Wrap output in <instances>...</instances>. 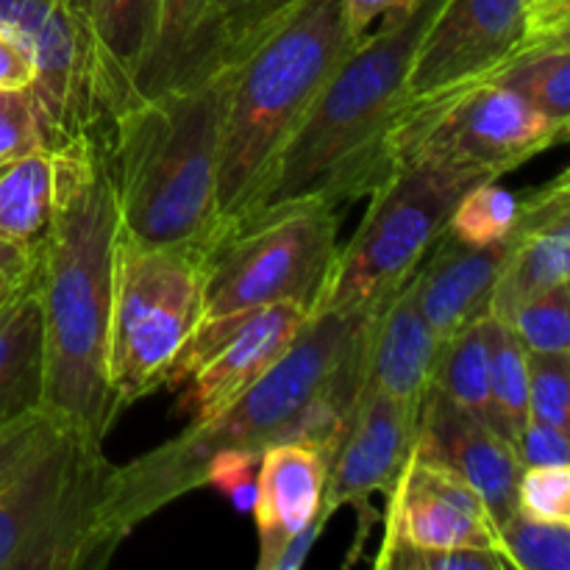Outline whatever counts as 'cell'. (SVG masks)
Listing matches in <instances>:
<instances>
[{"label": "cell", "mask_w": 570, "mask_h": 570, "mask_svg": "<svg viewBox=\"0 0 570 570\" xmlns=\"http://www.w3.org/2000/svg\"><path fill=\"white\" fill-rule=\"evenodd\" d=\"M28 273H31V271H28ZM28 273H26V276H28ZM26 276H20V278H11V276H0V304H3V301H6V298H9V295H11V289H14V287H17V284H20V282H22V278H26Z\"/></svg>", "instance_id": "cell-43"}, {"label": "cell", "mask_w": 570, "mask_h": 570, "mask_svg": "<svg viewBox=\"0 0 570 570\" xmlns=\"http://www.w3.org/2000/svg\"><path fill=\"white\" fill-rule=\"evenodd\" d=\"M490 348V399H493L495 429L507 440H515L529 423V354L507 323L484 317Z\"/></svg>", "instance_id": "cell-27"}, {"label": "cell", "mask_w": 570, "mask_h": 570, "mask_svg": "<svg viewBox=\"0 0 570 570\" xmlns=\"http://www.w3.org/2000/svg\"><path fill=\"white\" fill-rule=\"evenodd\" d=\"M0 33L14 39L37 67L31 92L45 148L89 134L111 139L126 104L70 0H0Z\"/></svg>", "instance_id": "cell-11"}, {"label": "cell", "mask_w": 570, "mask_h": 570, "mask_svg": "<svg viewBox=\"0 0 570 570\" xmlns=\"http://www.w3.org/2000/svg\"><path fill=\"white\" fill-rule=\"evenodd\" d=\"M484 317L443 340L432 384L440 393L449 395L456 406L482 417V421H488L495 429L493 399H490V348Z\"/></svg>", "instance_id": "cell-25"}, {"label": "cell", "mask_w": 570, "mask_h": 570, "mask_svg": "<svg viewBox=\"0 0 570 570\" xmlns=\"http://www.w3.org/2000/svg\"><path fill=\"white\" fill-rule=\"evenodd\" d=\"M343 3L351 33H354L356 39H362L379 20H382V17L412 9L417 0H343Z\"/></svg>", "instance_id": "cell-41"}, {"label": "cell", "mask_w": 570, "mask_h": 570, "mask_svg": "<svg viewBox=\"0 0 570 570\" xmlns=\"http://www.w3.org/2000/svg\"><path fill=\"white\" fill-rule=\"evenodd\" d=\"M504 243L468 245L445 228L421 265L412 271L410 293L440 340L490 315Z\"/></svg>", "instance_id": "cell-17"}, {"label": "cell", "mask_w": 570, "mask_h": 570, "mask_svg": "<svg viewBox=\"0 0 570 570\" xmlns=\"http://www.w3.org/2000/svg\"><path fill=\"white\" fill-rule=\"evenodd\" d=\"M226 67L209 20V0H156L154 33L137 76V100L200 81Z\"/></svg>", "instance_id": "cell-21"}, {"label": "cell", "mask_w": 570, "mask_h": 570, "mask_svg": "<svg viewBox=\"0 0 570 570\" xmlns=\"http://www.w3.org/2000/svg\"><path fill=\"white\" fill-rule=\"evenodd\" d=\"M37 81V67H33L31 56L0 33V89H31Z\"/></svg>", "instance_id": "cell-40"}, {"label": "cell", "mask_w": 570, "mask_h": 570, "mask_svg": "<svg viewBox=\"0 0 570 570\" xmlns=\"http://www.w3.org/2000/svg\"><path fill=\"white\" fill-rule=\"evenodd\" d=\"M45 148L42 122L31 89H0V159Z\"/></svg>", "instance_id": "cell-35"}, {"label": "cell", "mask_w": 570, "mask_h": 570, "mask_svg": "<svg viewBox=\"0 0 570 570\" xmlns=\"http://www.w3.org/2000/svg\"><path fill=\"white\" fill-rule=\"evenodd\" d=\"M570 284V178L560 173L518 200L515 223L504 239L490 315L507 321L518 304Z\"/></svg>", "instance_id": "cell-16"}, {"label": "cell", "mask_w": 570, "mask_h": 570, "mask_svg": "<svg viewBox=\"0 0 570 570\" xmlns=\"http://www.w3.org/2000/svg\"><path fill=\"white\" fill-rule=\"evenodd\" d=\"M200 245H142L117 234L106 376L117 410L167 384L200 321Z\"/></svg>", "instance_id": "cell-8"}, {"label": "cell", "mask_w": 570, "mask_h": 570, "mask_svg": "<svg viewBox=\"0 0 570 570\" xmlns=\"http://www.w3.org/2000/svg\"><path fill=\"white\" fill-rule=\"evenodd\" d=\"M523 48V0H440L412 56L406 104L495 76Z\"/></svg>", "instance_id": "cell-12"}, {"label": "cell", "mask_w": 570, "mask_h": 570, "mask_svg": "<svg viewBox=\"0 0 570 570\" xmlns=\"http://www.w3.org/2000/svg\"><path fill=\"white\" fill-rule=\"evenodd\" d=\"M415 445L456 473L484 501L495 527L515 512V484L521 476L515 445L488 421L456 406L434 384L417 410Z\"/></svg>", "instance_id": "cell-15"}, {"label": "cell", "mask_w": 570, "mask_h": 570, "mask_svg": "<svg viewBox=\"0 0 570 570\" xmlns=\"http://www.w3.org/2000/svg\"><path fill=\"white\" fill-rule=\"evenodd\" d=\"M332 518H334L332 512L323 510L321 515L309 523V527H304L301 532H295L293 538H289L287 543H284L276 554H273V560L267 562L265 570H298L306 562L312 546L317 543V538H321L323 529L328 527V521H332Z\"/></svg>", "instance_id": "cell-39"}, {"label": "cell", "mask_w": 570, "mask_h": 570, "mask_svg": "<svg viewBox=\"0 0 570 570\" xmlns=\"http://www.w3.org/2000/svg\"><path fill=\"white\" fill-rule=\"evenodd\" d=\"M495 538L512 570H570V523L512 512L495 527Z\"/></svg>", "instance_id": "cell-28"}, {"label": "cell", "mask_w": 570, "mask_h": 570, "mask_svg": "<svg viewBox=\"0 0 570 570\" xmlns=\"http://www.w3.org/2000/svg\"><path fill=\"white\" fill-rule=\"evenodd\" d=\"M287 3L289 0H209L212 33L223 65H228Z\"/></svg>", "instance_id": "cell-33"}, {"label": "cell", "mask_w": 570, "mask_h": 570, "mask_svg": "<svg viewBox=\"0 0 570 570\" xmlns=\"http://www.w3.org/2000/svg\"><path fill=\"white\" fill-rule=\"evenodd\" d=\"M367 315L315 312L289 348L220 412L189 421L128 465L115 468L106 527L117 540L181 495L204 488L206 465L220 451H262L282 440H309L332 454L345 412L362 384Z\"/></svg>", "instance_id": "cell-1"}, {"label": "cell", "mask_w": 570, "mask_h": 570, "mask_svg": "<svg viewBox=\"0 0 570 570\" xmlns=\"http://www.w3.org/2000/svg\"><path fill=\"white\" fill-rule=\"evenodd\" d=\"M56 426L59 421H53L48 412H33V415L0 426V476H6Z\"/></svg>", "instance_id": "cell-38"}, {"label": "cell", "mask_w": 570, "mask_h": 570, "mask_svg": "<svg viewBox=\"0 0 570 570\" xmlns=\"http://www.w3.org/2000/svg\"><path fill=\"white\" fill-rule=\"evenodd\" d=\"M259 456L262 454H256V451H220L206 465L204 488L220 490L237 510L250 512L256 495Z\"/></svg>", "instance_id": "cell-36"}, {"label": "cell", "mask_w": 570, "mask_h": 570, "mask_svg": "<svg viewBox=\"0 0 570 570\" xmlns=\"http://www.w3.org/2000/svg\"><path fill=\"white\" fill-rule=\"evenodd\" d=\"M228 65L200 81L139 98L117 115L109 156L120 232L142 245H200L220 232L217 156Z\"/></svg>", "instance_id": "cell-5"}, {"label": "cell", "mask_w": 570, "mask_h": 570, "mask_svg": "<svg viewBox=\"0 0 570 570\" xmlns=\"http://www.w3.org/2000/svg\"><path fill=\"white\" fill-rule=\"evenodd\" d=\"M438 6L440 0H417L356 39L278 150L271 176L239 220L295 200H323L340 212L382 184L390 173L384 142L406 106L412 56Z\"/></svg>", "instance_id": "cell-3"}, {"label": "cell", "mask_w": 570, "mask_h": 570, "mask_svg": "<svg viewBox=\"0 0 570 570\" xmlns=\"http://www.w3.org/2000/svg\"><path fill=\"white\" fill-rule=\"evenodd\" d=\"M515 454L521 468L532 465H570V432H560L546 423L529 421L515 440Z\"/></svg>", "instance_id": "cell-37"}, {"label": "cell", "mask_w": 570, "mask_h": 570, "mask_svg": "<svg viewBox=\"0 0 570 570\" xmlns=\"http://www.w3.org/2000/svg\"><path fill=\"white\" fill-rule=\"evenodd\" d=\"M354 42L343 0H289L228 61L217 156L220 232L250 209L278 150Z\"/></svg>", "instance_id": "cell-4"}, {"label": "cell", "mask_w": 570, "mask_h": 570, "mask_svg": "<svg viewBox=\"0 0 570 570\" xmlns=\"http://www.w3.org/2000/svg\"><path fill=\"white\" fill-rule=\"evenodd\" d=\"M33 254H37V248H26V245L0 237V276H26L33 267Z\"/></svg>", "instance_id": "cell-42"}, {"label": "cell", "mask_w": 570, "mask_h": 570, "mask_svg": "<svg viewBox=\"0 0 570 570\" xmlns=\"http://www.w3.org/2000/svg\"><path fill=\"white\" fill-rule=\"evenodd\" d=\"M382 549H495V523L484 501L456 473L412 449L387 488Z\"/></svg>", "instance_id": "cell-13"}, {"label": "cell", "mask_w": 570, "mask_h": 570, "mask_svg": "<svg viewBox=\"0 0 570 570\" xmlns=\"http://www.w3.org/2000/svg\"><path fill=\"white\" fill-rule=\"evenodd\" d=\"M529 421L570 432V354H529Z\"/></svg>", "instance_id": "cell-31"}, {"label": "cell", "mask_w": 570, "mask_h": 570, "mask_svg": "<svg viewBox=\"0 0 570 570\" xmlns=\"http://www.w3.org/2000/svg\"><path fill=\"white\" fill-rule=\"evenodd\" d=\"M306 317L309 312L304 306L273 304L239 323L187 379L184 410L189 412V421L215 415L250 387L289 348Z\"/></svg>", "instance_id": "cell-18"}, {"label": "cell", "mask_w": 570, "mask_h": 570, "mask_svg": "<svg viewBox=\"0 0 570 570\" xmlns=\"http://www.w3.org/2000/svg\"><path fill=\"white\" fill-rule=\"evenodd\" d=\"M340 215L323 200H295L223 228L204 254L200 321L173 365L178 387L243 321L273 304L315 312L337 256Z\"/></svg>", "instance_id": "cell-6"}, {"label": "cell", "mask_w": 570, "mask_h": 570, "mask_svg": "<svg viewBox=\"0 0 570 570\" xmlns=\"http://www.w3.org/2000/svg\"><path fill=\"white\" fill-rule=\"evenodd\" d=\"M515 512L534 521L570 523V465L521 468Z\"/></svg>", "instance_id": "cell-32"}, {"label": "cell", "mask_w": 570, "mask_h": 570, "mask_svg": "<svg viewBox=\"0 0 570 570\" xmlns=\"http://www.w3.org/2000/svg\"><path fill=\"white\" fill-rule=\"evenodd\" d=\"M484 178L440 165L390 167L367 195L371 206L356 232L337 248L315 312L367 315L382 304L421 265L462 195Z\"/></svg>", "instance_id": "cell-9"}, {"label": "cell", "mask_w": 570, "mask_h": 570, "mask_svg": "<svg viewBox=\"0 0 570 570\" xmlns=\"http://www.w3.org/2000/svg\"><path fill=\"white\" fill-rule=\"evenodd\" d=\"M443 340L432 332L415 306L410 282L367 312L362 340V384L421 406L432 387L434 365Z\"/></svg>", "instance_id": "cell-19"}, {"label": "cell", "mask_w": 570, "mask_h": 570, "mask_svg": "<svg viewBox=\"0 0 570 570\" xmlns=\"http://www.w3.org/2000/svg\"><path fill=\"white\" fill-rule=\"evenodd\" d=\"M417 410L360 384L328 456L323 510L332 515L343 507L367 510L371 495L387 493L415 449Z\"/></svg>", "instance_id": "cell-14"}, {"label": "cell", "mask_w": 570, "mask_h": 570, "mask_svg": "<svg viewBox=\"0 0 570 570\" xmlns=\"http://www.w3.org/2000/svg\"><path fill=\"white\" fill-rule=\"evenodd\" d=\"M53 154V215L33 254L45 321V412L104 443L120 410L106 376L115 245L120 234L109 139Z\"/></svg>", "instance_id": "cell-2"}, {"label": "cell", "mask_w": 570, "mask_h": 570, "mask_svg": "<svg viewBox=\"0 0 570 570\" xmlns=\"http://www.w3.org/2000/svg\"><path fill=\"white\" fill-rule=\"evenodd\" d=\"M501 323L529 354H570V284L532 295Z\"/></svg>", "instance_id": "cell-30"}, {"label": "cell", "mask_w": 570, "mask_h": 570, "mask_svg": "<svg viewBox=\"0 0 570 570\" xmlns=\"http://www.w3.org/2000/svg\"><path fill=\"white\" fill-rule=\"evenodd\" d=\"M53 215V154L33 148L0 159V237L37 248Z\"/></svg>", "instance_id": "cell-24"}, {"label": "cell", "mask_w": 570, "mask_h": 570, "mask_svg": "<svg viewBox=\"0 0 570 570\" xmlns=\"http://www.w3.org/2000/svg\"><path fill=\"white\" fill-rule=\"evenodd\" d=\"M570 122L551 120L493 78L410 100L384 142L387 167L440 165L501 178L566 142Z\"/></svg>", "instance_id": "cell-10"}, {"label": "cell", "mask_w": 570, "mask_h": 570, "mask_svg": "<svg viewBox=\"0 0 570 570\" xmlns=\"http://www.w3.org/2000/svg\"><path fill=\"white\" fill-rule=\"evenodd\" d=\"M328 456V449L309 440H282L262 451L250 507L259 538V570L267 568L295 532L309 527L323 512Z\"/></svg>", "instance_id": "cell-20"}, {"label": "cell", "mask_w": 570, "mask_h": 570, "mask_svg": "<svg viewBox=\"0 0 570 570\" xmlns=\"http://www.w3.org/2000/svg\"><path fill=\"white\" fill-rule=\"evenodd\" d=\"M115 468L70 426L45 434L0 476V570H98L120 540L106 527Z\"/></svg>", "instance_id": "cell-7"}, {"label": "cell", "mask_w": 570, "mask_h": 570, "mask_svg": "<svg viewBox=\"0 0 570 570\" xmlns=\"http://www.w3.org/2000/svg\"><path fill=\"white\" fill-rule=\"evenodd\" d=\"M490 78L521 95L540 115L570 122V39L527 45Z\"/></svg>", "instance_id": "cell-26"}, {"label": "cell", "mask_w": 570, "mask_h": 570, "mask_svg": "<svg viewBox=\"0 0 570 570\" xmlns=\"http://www.w3.org/2000/svg\"><path fill=\"white\" fill-rule=\"evenodd\" d=\"M515 212V195L501 187L499 178H484L462 195L445 228L468 245H495L507 239Z\"/></svg>", "instance_id": "cell-29"}, {"label": "cell", "mask_w": 570, "mask_h": 570, "mask_svg": "<svg viewBox=\"0 0 570 570\" xmlns=\"http://www.w3.org/2000/svg\"><path fill=\"white\" fill-rule=\"evenodd\" d=\"M45 321L37 271L0 304V426L45 412Z\"/></svg>", "instance_id": "cell-22"}, {"label": "cell", "mask_w": 570, "mask_h": 570, "mask_svg": "<svg viewBox=\"0 0 570 570\" xmlns=\"http://www.w3.org/2000/svg\"><path fill=\"white\" fill-rule=\"evenodd\" d=\"M379 570H512L507 557L495 549H379Z\"/></svg>", "instance_id": "cell-34"}, {"label": "cell", "mask_w": 570, "mask_h": 570, "mask_svg": "<svg viewBox=\"0 0 570 570\" xmlns=\"http://www.w3.org/2000/svg\"><path fill=\"white\" fill-rule=\"evenodd\" d=\"M87 26L126 109L137 104V76L154 33L156 0H70Z\"/></svg>", "instance_id": "cell-23"}]
</instances>
